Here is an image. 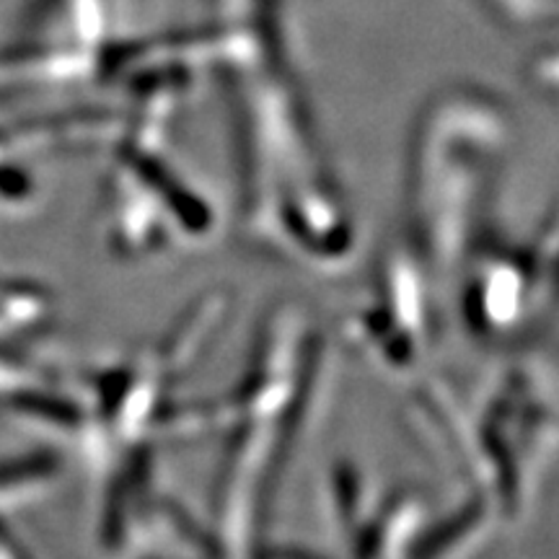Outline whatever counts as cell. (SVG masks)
I'll return each instance as SVG.
<instances>
[{"label": "cell", "instance_id": "277c9868", "mask_svg": "<svg viewBox=\"0 0 559 559\" xmlns=\"http://www.w3.org/2000/svg\"><path fill=\"white\" fill-rule=\"evenodd\" d=\"M557 288L555 210L531 239L492 234L461 272L453 309L472 340L498 345L539 324Z\"/></svg>", "mask_w": 559, "mask_h": 559}, {"label": "cell", "instance_id": "3957f363", "mask_svg": "<svg viewBox=\"0 0 559 559\" xmlns=\"http://www.w3.org/2000/svg\"><path fill=\"white\" fill-rule=\"evenodd\" d=\"M171 115L138 109L120 130L102 181V236L122 260H151L207 241L215 210L174 158L164 122Z\"/></svg>", "mask_w": 559, "mask_h": 559}, {"label": "cell", "instance_id": "7a4b0ae2", "mask_svg": "<svg viewBox=\"0 0 559 559\" xmlns=\"http://www.w3.org/2000/svg\"><path fill=\"white\" fill-rule=\"evenodd\" d=\"M409 419L440 464L464 481V500L508 526L534 500L555 459V366L526 349L472 383L428 381L412 400Z\"/></svg>", "mask_w": 559, "mask_h": 559}, {"label": "cell", "instance_id": "5b68a950", "mask_svg": "<svg viewBox=\"0 0 559 559\" xmlns=\"http://www.w3.org/2000/svg\"><path fill=\"white\" fill-rule=\"evenodd\" d=\"M260 559H324L296 547H264Z\"/></svg>", "mask_w": 559, "mask_h": 559}, {"label": "cell", "instance_id": "6da1fadb", "mask_svg": "<svg viewBox=\"0 0 559 559\" xmlns=\"http://www.w3.org/2000/svg\"><path fill=\"white\" fill-rule=\"evenodd\" d=\"M513 143L506 102L479 86L438 91L407 145L402 218L389 241L453 306L466 264L495 234V200Z\"/></svg>", "mask_w": 559, "mask_h": 559}]
</instances>
